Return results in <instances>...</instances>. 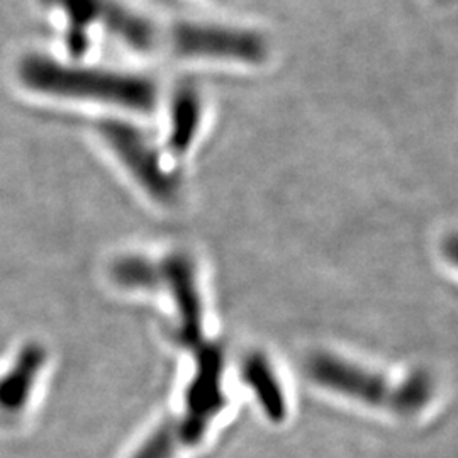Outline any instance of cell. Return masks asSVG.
<instances>
[{"instance_id":"6","label":"cell","mask_w":458,"mask_h":458,"mask_svg":"<svg viewBox=\"0 0 458 458\" xmlns=\"http://www.w3.org/2000/svg\"><path fill=\"white\" fill-rule=\"evenodd\" d=\"M225 355L219 344H200L196 348V374L185 393V414L177 423L183 445H196L208 425L226 406L223 391Z\"/></svg>"},{"instance_id":"7","label":"cell","mask_w":458,"mask_h":458,"mask_svg":"<svg viewBox=\"0 0 458 458\" xmlns=\"http://www.w3.org/2000/svg\"><path fill=\"white\" fill-rule=\"evenodd\" d=\"M162 268V285H166L179 314L177 338L187 348L202 344L204 310L197 284L196 265L185 253L168 255Z\"/></svg>"},{"instance_id":"4","label":"cell","mask_w":458,"mask_h":458,"mask_svg":"<svg viewBox=\"0 0 458 458\" xmlns=\"http://www.w3.org/2000/svg\"><path fill=\"white\" fill-rule=\"evenodd\" d=\"M174 51L187 58L236 60L243 64H262L268 53L262 34L242 28L182 22L170 33Z\"/></svg>"},{"instance_id":"2","label":"cell","mask_w":458,"mask_h":458,"mask_svg":"<svg viewBox=\"0 0 458 458\" xmlns=\"http://www.w3.org/2000/svg\"><path fill=\"white\" fill-rule=\"evenodd\" d=\"M308 376L335 393L403 414L423 410L435 393L433 378L426 372H414L395 386L377 372L329 353H316L310 359Z\"/></svg>"},{"instance_id":"11","label":"cell","mask_w":458,"mask_h":458,"mask_svg":"<svg viewBox=\"0 0 458 458\" xmlns=\"http://www.w3.org/2000/svg\"><path fill=\"white\" fill-rule=\"evenodd\" d=\"M111 277L124 289L153 291L162 285L160 263L151 262L138 255L123 257L111 268Z\"/></svg>"},{"instance_id":"5","label":"cell","mask_w":458,"mask_h":458,"mask_svg":"<svg viewBox=\"0 0 458 458\" xmlns=\"http://www.w3.org/2000/svg\"><path fill=\"white\" fill-rule=\"evenodd\" d=\"M98 132L149 196L160 202L177 197V177L165 170L158 151L136 126L124 121H104L98 124Z\"/></svg>"},{"instance_id":"1","label":"cell","mask_w":458,"mask_h":458,"mask_svg":"<svg viewBox=\"0 0 458 458\" xmlns=\"http://www.w3.org/2000/svg\"><path fill=\"white\" fill-rule=\"evenodd\" d=\"M19 79L28 89L45 96L96 100L138 113L153 111L158 102V89L148 77L64 65L41 55L21 60Z\"/></svg>"},{"instance_id":"14","label":"cell","mask_w":458,"mask_h":458,"mask_svg":"<svg viewBox=\"0 0 458 458\" xmlns=\"http://www.w3.org/2000/svg\"><path fill=\"white\" fill-rule=\"evenodd\" d=\"M443 2H445V0H443Z\"/></svg>"},{"instance_id":"3","label":"cell","mask_w":458,"mask_h":458,"mask_svg":"<svg viewBox=\"0 0 458 458\" xmlns=\"http://www.w3.org/2000/svg\"><path fill=\"white\" fill-rule=\"evenodd\" d=\"M68 19L66 49L81 58L89 49V28L98 24L136 51H151L158 41L153 22L117 0H43Z\"/></svg>"},{"instance_id":"13","label":"cell","mask_w":458,"mask_h":458,"mask_svg":"<svg viewBox=\"0 0 458 458\" xmlns=\"http://www.w3.org/2000/svg\"><path fill=\"white\" fill-rule=\"evenodd\" d=\"M443 253H445V257H446L450 262L454 263L455 267H458V233L452 234V236L445 242Z\"/></svg>"},{"instance_id":"12","label":"cell","mask_w":458,"mask_h":458,"mask_svg":"<svg viewBox=\"0 0 458 458\" xmlns=\"http://www.w3.org/2000/svg\"><path fill=\"white\" fill-rule=\"evenodd\" d=\"M182 445L177 423H170L155 431L132 458H172Z\"/></svg>"},{"instance_id":"10","label":"cell","mask_w":458,"mask_h":458,"mask_svg":"<svg viewBox=\"0 0 458 458\" xmlns=\"http://www.w3.org/2000/svg\"><path fill=\"white\" fill-rule=\"evenodd\" d=\"M202 115V102L194 87L183 85L172 98L170 107V132H168V149L182 157L192 147L196 140Z\"/></svg>"},{"instance_id":"9","label":"cell","mask_w":458,"mask_h":458,"mask_svg":"<svg viewBox=\"0 0 458 458\" xmlns=\"http://www.w3.org/2000/svg\"><path fill=\"white\" fill-rule=\"evenodd\" d=\"M242 376L250 386V389L257 395L265 414L272 421H282L287 414L285 395L268 359L260 352L250 353L243 361Z\"/></svg>"},{"instance_id":"8","label":"cell","mask_w":458,"mask_h":458,"mask_svg":"<svg viewBox=\"0 0 458 458\" xmlns=\"http://www.w3.org/2000/svg\"><path fill=\"white\" fill-rule=\"evenodd\" d=\"M45 361L47 352L41 344H26L19 352L14 365L0 377V410L17 412L26 406Z\"/></svg>"}]
</instances>
